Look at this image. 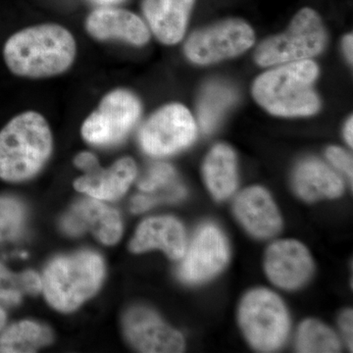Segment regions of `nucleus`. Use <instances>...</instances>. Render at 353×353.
<instances>
[{
	"label": "nucleus",
	"instance_id": "nucleus-1",
	"mask_svg": "<svg viewBox=\"0 0 353 353\" xmlns=\"http://www.w3.org/2000/svg\"><path fill=\"white\" fill-rule=\"evenodd\" d=\"M77 57L75 37L54 23L31 26L16 32L3 46V59L20 78H53L71 69Z\"/></svg>",
	"mask_w": 353,
	"mask_h": 353
},
{
	"label": "nucleus",
	"instance_id": "nucleus-2",
	"mask_svg": "<svg viewBox=\"0 0 353 353\" xmlns=\"http://www.w3.org/2000/svg\"><path fill=\"white\" fill-rule=\"evenodd\" d=\"M53 150L50 124L38 111L16 115L0 131V179L29 180L48 163Z\"/></svg>",
	"mask_w": 353,
	"mask_h": 353
},
{
	"label": "nucleus",
	"instance_id": "nucleus-3",
	"mask_svg": "<svg viewBox=\"0 0 353 353\" xmlns=\"http://www.w3.org/2000/svg\"><path fill=\"white\" fill-rule=\"evenodd\" d=\"M318 74L317 64L309 59L281 64L255 80L253 97L273 115H313L320 109L319 97L313 90Z\"/></svg>",
	"mask_w": 353,
	"mask_h": 353
},
{
	"label": "nucleus",
	"instance_id": "nucleus-4",
	"mask_svg": "<svg viewBox=\"0 0 353 353\" xmlns=\"http://www.w3.org/2000/svg\"><path fill=\"white\" fill-rule=\"evenodd\" d=\"M103 276L101 257L83 252L53 260L44 271L41 284L48 303L57 310L69 312L94 296Z\"/></svg>",
	"mask_w": 353,
	"mask_h": 353
},
{
	"label": "nucleus",
	"instance_id": "nucleus-5",
	"mask_svg": "<svg viewBox=\"0 0 353 353\" xmlns=\"http://www.w3.org/2000/svg\"><path fill=\"white\" fill-rule=\"evenodd\" d=\"M239 322L246 340L261 352L283 347L290 332L284 303L271 290L256 289L246 294L239 309Z\"/></svg>",
	"mask_w": 353,
	"mask_h": 353
},
{
	"label": "nucleus",
	"instance_id": "nucleus-6",
	"mask_svg": "<svg viewBox=\"0 0 353 353\" xmlns=\"http://www.w3.org/2000/svg\"><path fill=\"white\" fill-rule=\"evenodd\" d=\"M326 43L321 18L313 9L303 8L294 16L287 31L260 44L255 61L263 67L301 61L321 53Z\"/></svg>",
	"mask_w": 353,
	"mask_h": 353
},
{
	"label": "nucleus",
	"instance_id": "nucleus-7",
	"mask_svg": "<svg viewBox=\"0 0 353 353\" xmlns=\"http://www.w3.org/2000/svg\"><path fill=\"white\" fill-rule=\"evenodd\" d=\"M141 111V102L134 92L116 88L104 95L97 108L83 121L81 134L92 145H119L139 122Z\"/></svg>",
	"mask_w": 353,
	"mask_h": 353
},
{
	"label": "nucleus",
	"instance_id": "nucleus-8",
	"mask_svg": "<svg viewBox=\"0 0 353 353\" xmlns=\"http://www.w3.org/2000/svg\"><path fill=\"white\" fill-rule=\"evenodd\" d=\"M196 124L189 109L180 103L167 104L146 120L139 132L143 152L162 157L185 150L196 138Z\"/></svg>",
	"mask_w": 353,
	"mask_h": 353
},
{
	"label": "nucleus",
	"instance_id": "nucleus-9",
	"mask_svg": "<svg viewBox=\"0 0 353 353\" xmlns=\"http://www.w3.org/2000/svg\"><path fill=\"white\" fill-rule=\"evenodd\" d=\"M254 32L243 20L229 19L194 32L188 39L185 53L190 61L208 65L236 57L252 48Z\"/></svg>",
	"mask_w": 353,
	"mask_h": 353
},
{
	"label": "nucleus",
	"instance_id": "nucleus-10",
	"mask_svg": "<svg viewBox=\"0 0 353 353\" xmlns=\"http://www.w3.org/2000/svg\"><path fill=\"white\" fill-rule=\"evenodd\" d=\"M229 256V245L219 228L203 225L187 246L179 268V277L188 284L204 282L224 268Z\"/></svg>",
	"mask_w": 353,
	"mask_h": 353
},
{
	"label": "nucleus",
	"instance_id": "nucleus-11",
	"mask_svg": "<svg viewBox=\"0 0 353 353\" xmlns=\"http://www.w3.org/2000/svg\"><path fill=\"white\" fill-rule=\"evenodd\" d=\"M75 164L85 171V175L74 183L75 189L101 201L124 196L138 174L131 157L121 158L108 169H102L92 153L82 152L75 158Z\"/></svg>",
	"mask_w": 353,
	"mask_h": 353
},
{
	"label": "nucleus",
	"instance_id": "nucleus-12",
	"mask_svg": "<svg viewBox=\"0 0 353 353\" xmlns=\"http://www.w3.org/2000/svg\"><path fill=\"white\" fill-rule=\"evenodd\" d=\"M123 329L132 347L141 352L176 353L183 352L182 334L165 324L150 309L137 306L123 318Z\"/></svg>",
	"mask_w": 353,
	"mask_h": 353
},
{
	"label": "nucleus",
	"instance_id": "nucleus-13",
	"mask_svg": "<svg viewBox=\"0 0 353 353\" xmlns=\"http://www.w3.org/2000/svg\"><path fill=\"white\" fill-rule=\"evenodd\" d=\"M265 271L274 285L294 290L305 284L313 272L307 248L294 240L275 241L265 255Z\"/></svg>",
	"mask_w": 353,
	"mask_h": 353
},
{
	"label": "nucleus",
	"instance_id": "nucleus-14",
	"mask_svg": "<svg viewBox=\"0 0 353 353\" xmlns=\"http://www.w3.org/2000/svg\"><path fill=\"white\" fill-rule=\"evenodd\" d=\"M85 32L97 41H120L143 46L150 39V30L136 14L125 9H95L85 22Z\"/></svg>",
	"mask_w": 353,
	"mask_h": 353
},
{
	"label": "nucleus",
	"instance_id": "nucleus-15",
	"mask_svg": "<svg viewBox=\"0 0 353 353\" xmlns=\"http://www.w3.org/2000/svg\"><path fill=\"white\" fill-rule=\"evenodd\" d=\"M62 229L71 236L90 232L101 243L115 245L122 236L119 213L97 201L77 202L61 222Z\"/></svg>",
	"mask_w": 353,
	"mask_h": 353
},
{
	"label": "nucleus",
	"instance_id": "nucleus-16",
	"mask_svg": "<svg viewBox=\"0 0 353 353\" xmlns=\"http://www.w3.org/2000/svg\"><path fill=\"white\" fill-rule=\"evenodd\" d=\"M234 212L241 225L256 238H271L282 227L275 202L261 187H250L240 192L234 199Z\"/></svg>",
	"mask_w": 353,
	"mask_h": 353
},
{
	"label": "nucleus",
	"instance_id": "nucleus-17",
	"mask_svg": "<svg viewBox=\"0 0 353 353\" xmlns=\"http://www.w3.org/2000/svg\"><path fill=\"white\" fill-rule=\"evenodd\" d=\"M187 236L183 225L173 217H154L139 225L130 243L134 253L159 248L172 259H181L187 250Z\"/></svg>",
	"mask_w": 353,
	"mask_h": 353
},
{
	"label": "nucleus",
	"instance_id": "nucleus-18",
	"mask_svg": "<svg viewBox=\"0 0 353 353\" xmlns=\"http://www.w3.org/2000/svg\"><path fill=\"white\" fill-rule=\"evenodd\" d=\"M194 0H143V13L155 38L173 46L183 39Z\"/></svg>",
	"mask_w": 353,
	"mask_h": 353
},
{
	"label": "nucleus",
	"instance_id": "nucleus-19",
	"mask_svg": "<svg viewBox=\"0 0 353 353\" xmlns=\"http://www.w3.org/2000/svg\"><path fill=\"white\" fill-rule=\"evenodd\" d=\"M294 188L296 194L306 201L336 199L341 196L345 190L341 176L314 158L304 160L296 167Z\"/></svg>",
	"mask_w": 353,
	"mask_h": 353
},
{
	"label": "nucleus",
	"instance_id": "nucleus-20",
	"mask_svg": "<svg viewBox=\"0 0 353 353\" xmlns=\"http://www.w3.org/2000/svg\"><path fill=\"white\" fill-rule=\"evenodd\" d=\"M143 194L132 197L131 210L141 213L162 202L178 201L185 196V190L176 182V173L170 165L159 163L152 166L148 175L139 183Z\"/></svg>",
	"mask_w": 353,
	"mask_h": 353
},
{
	"label": "nucleus",
	"instance_id": "nucleus-21",
	"mask_svg": "<svg viewBox=\"0 0 353 353\" xmlns=\"http://www.w3.org/2000/svg\"><path fill=\"white\" fill-rule=\"evenodd\" d=\"M202 172L209 192L218 201L231 196L238 187L236 157L224 143L213 146L204 160Z\"/></svg>",
	"mask_w": 353,
	"mask_h": 353
},
{
	"label": "nucleus",
	"instance_id": "nucleus-22",
	"mask_svg": "<svg viewBox=\"0 0 353 353\" xmlns=\"http://www.w3.org/2000/svg\"><path fill=\"white\" fill-rule=\"evenodd\" d=\"M236 99V92L231 85L222 82H211L202 90L197 115L204 134H210L219 124L224 114Z\"/></svg>",
	"mask_w": 353,
	"mask_h": 353
},
{
	"label": "nucleus",
	"instance_id": "nucleus-23",
	"mask_svg": "<svg viewBox=\"0 0 353 353\" xmlns=\"http://www.w3.org/2000/svg\"><path fill=\"white\" fill-rule=\"evenodd\" d=\"M52 339L50 330L38 323H15L0 336V353L34 352L50 345Z\"/></svg>",
	"mask_w": 353,
	"mask_h": 353
},
{
	"label": "nucleus",
	"instance_id": "nucleus-24",
	"mask_svg": "<svg viewBox=\"0 0 353 353\" xmlns=\"http://www.w3.org/2000/svg\"><path fill=\"white\" fill-rule=\"evenodd\" d=\"M296 350L303 353H334L341 352L336 334L329 327L314 319L301 323L296 334Z\"/></svg>",
	"mask_w": 353,
	"mask_h": 353
},
{
	"label": "nucleus",
	"instance_id": "nucleus-25",
	"mask_svg": "<svg viewBox=\"0 0 353 353\" xmlns=\"http://www.w3.org/2000/svg\"><path fill=\"white\" fill-rule=\"evenodd\" d=\"M43 290L41 279L34 271L12 273L0 263V301L14 305L26 294H38Z\"/></svg>",
	"mask_w": 353,
	"mask_h": 353
},
{
	"label": "nucleus",
	"instance_id": "nucleus-26",
	"mask_svg": "<svg viewBox=\"0 0 353 353\" xmlns=\"http://www.w3.org/2000/svg\"><path fill=\"white\" fill-rule=\"evenodd\" d=\"M26 222L22 202L11 196H0V243L17 239Z\"/></svg>",
	"mask_w": 353,
	"mask_h": 353
},
{
	"label": "nucleus",
	"instance_id": "nucleus-27",
	"mask_svg": "<svg viewBox=\"0 0 353 353\" xmlns=\"http://www.w3.org/2000/svg\"><path fill=\"white\" fill-rule=\"evenodd\" d=\"M327 157L331 163L340 169L343 173L347 174L348 178L352 182V157L350 153L338 146H331L327 150Z\"/></svg>",
	"mask_w": 353,
	"mask_h": 353
},
{
	"label": "nucleus",
	"instance_id": "nucleus-28",
	"mask_svg": "<svg viewBox=\"0 0 353 353\" xmlns=\"http://www.w3.org/2000/svg\"><path fill=\"white\" fill-rule=\"evenodd\" d=\"M339 323H340L343 338L347 341L348 347L352 350L353 313L352 309H347L341 313Z\"/></svg>",
	"mask_w": 353,
	"mask_h": 353
},
{
	"label": "nucleus",
	"instance_id": "nucleus-29",
	"mask_svg": "<svg viewBox=\"0 0 353 353\" xmlns=\"http://www.w3.org/2000/svg\"><path fill=\"white\" fill-rule=\"evenodd\" d=\"M352 34H347L345 39H343V48H345V55H347L348 61L350 63H352Z\"/></svg>",
	"mask_w": 353,
	"mask_h": 353
},
{
	"label": "nucleus",
	"instance_id": "nucleus-30",
	"mask_svg": "<svg viewBox=\"0 0 353 353\" xmlns=\"http://www.w3.org/2000/svg\"><path fill=\"white\" fill-rule=\"evenodd\" d=\"M352 117H350V119L347 120V125H345V141H347L348 145L350 146H352Z\"/></svg>",
	"mask_w": 353,
	"mask_h": 353
},
{
	"label": "nucleus",
	"instance_id": "nucleus-31",
	"mask_svg": "<svg viewBox=\"0 0 353 353\" xmlns=\"http://www.w3.org/2000/svg\"><path fill=\"white\" fill-rule=\"evenodd\" d=\"M95 3L101 4V6H112L122 2L123 0H94Z\"/></svg>",
	"mask_w": 353,
	"mask_h": 353
},
{
	"label": "nucleus",
	"instance_id": "nucleus-32",
	"mask_svg": "<svg viewBox=\"0 0 353 353\" xmlns=\"http://www.w3.org/2000/svg\"><path fill=\"white\" fill-rule=\"evenodd\" d=\"M6 322V313L4 312L3 309L0 307V333H1L2 329L4 328V325Z\"/></svg>",
	"mask_w": 353,
	"mask_h": 353
}]
</instances>
